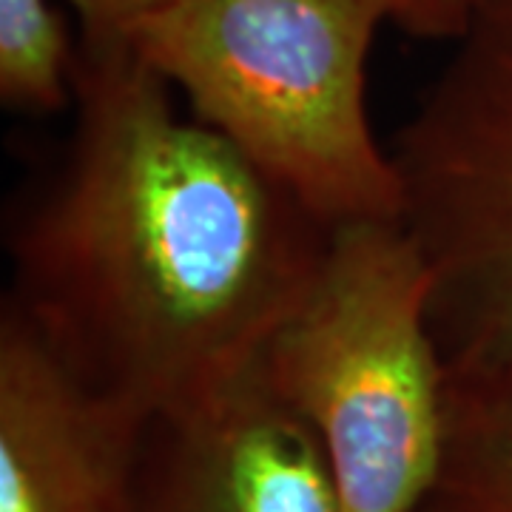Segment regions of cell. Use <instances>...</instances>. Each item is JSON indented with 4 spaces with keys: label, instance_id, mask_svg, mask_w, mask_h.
I'll use <instances>...</instances> for the list:
<instances>
[{
    "label": "cell",
    "instance_id": "1",
    "mask_svg": "<svg viewBox=\"0 0 512 512\" xmlns=\"http://www.w3.org/2000/svg\"><path fill=\"white\" fill-rule=\"evenodd\" d=\"M328 231L126 37L80 43L69 134L6 217L3 299L74 376L151 421L254 373Z\"/></svg>",
    "mask_w": 512,
    "mask_h": 512
},
{
    "label": "cell",
    "instance_id": "2",
    "mask_svg": "<svg viewBox=\"0 0 512 512\" xmlns=\"http://www.w3.org/2000/svg\"><path fill=\"white\" fill-rule=\"evenodd\" d=\"M379 0H174L126 40L188 111L325 228L402 220L367 117Z\"/></svg>",
    "mask_w": 512,
    "mask_h": 512
},
{
    "label": "cell",
    "instance_id": "3",
    "mask_svg": "<svg viewBox=\"0 0 512 512\" xmlns=\"http://www.w3.org/2000/svg\"><path fill=\"white\" fill-rule=\"evenodd\" d=\"M433 274L402 220L336 225L259 370L319 444L339 512H419L447 456Z\"/></svg>",
    "mask_w": 512,
    "mask_h": 512
},
{
    "label": "cell",
    "instance_id": "4",
    "mask_svg": "<svg viewBox=\"0 0 512 512\" xmlns=\"http://www.w3.org/2000/svg\"><path fill=\"white\" fill-rule=\"evenodd\" d=\"M390 154L447 376L512 379V0L481 6Z\"/></svg>",
    "mask_w": 512,
    "mask_h": 512
},
{
    "label": "cell",
    "instance_id": "5",
    "mask_svg": "<svg viewBox=\"0 0 512 512\" xmlns=\"http://www.w3.org/2000/svg\"><path fill=\"white\" fill-rule=\"evenodd\" d=\"M148 419L74 376L0 305V512H131Z\"/></svg>",
    "mask_w": 512,
    "mask_h": 512
},
{
    "label": "cell",
    "instance_id": "6",
    "mask_svg": "<svg viewBox=\"0 0 512 512\" xmlns=\"http://www.w3.org/2000/svg\"><path fill=\"white\" fill-rule=\"evenodd\" d=\"M131 512H339L308 424L256 367L200 407L148 421Z\"/></svg>",
    "mask_w": 512,
    "mask_h": 512
},
{
    "label": "cell",
    "instance_id": "7",
    "mask_svg": "<svg viewBox=\"0 0 512 512\" xmlns=\"http://www.w3.org/2000/svg\"><path fill=\"white\" fill-rule=\"evenodd\" d=\"M433 501L447 512H512V379L447 376V456Z\"/></svg>",
    "mask_w": 512,
    "mask_h": 512
},
{
    "label": "cell",
    "instance_id": "8",
    "mask_svg": "<svg viewBox=\"0 0 512 512\" xmlns=\"http://www.w3.org/2000/svg\"><path fill=\"white\" fill-rule=\"evenodd\" d=\"M77 46L49 0H0V103L29 117L72 111Z\"/></svg>",
    "mask_w": 512,
    "mask_h": 512
},
{
    "label": "cell",
    "instance_id": "9",
    "mask_svg": "<svg viewBox=\"0 0 512 512\" xmlns=\"http://www.w3.org/2000/svg\"><path fill=\"white\" fill-rule=\"evenodd\" d=\"M487 0H379L387 23L419 40L456 43Z\"/></svg>",
    "mask_w": 512,
    "mask_h": 512
},
{
    "label": "cell",
    "instance_id": "10",
    "mask_svg": "<svg viewBox=\"0 0 512 512\" xmlns=\"http://www.w3.org/2000/svg\"><path fill=\"white\" fill-rule=\"evenodd\" d=\"M80 20V43H106L123 37L140 20L174 0H66Z\"/></svg>",
    "mask_w": 512,
    "mask_h": 512
},
{
    "label": "cell",
    "instance_id": "11",
    "mask_svg": "<svg viewBox=\"0 0 512 512\" xmlns=\"http://www.w3.org/2000/svg\"><path fill=\"white\" fill-rule=\"evenodd\" d=\"M419 512H444L439 507V504H436V501H433V498H430V501H427V504H424V507H421Z\"/></svg>",
    "mask_w": 512,
    "mask_h": 512
}]
</instances>
